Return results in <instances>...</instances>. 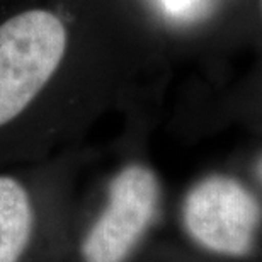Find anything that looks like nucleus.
<instances>
[{
    "instance_id": "nucleus-1",
    "label": "nucleus",
    "mask_w": 262,
    "mask_h": 262,
    "mask_svg": "<svg viewBox=\"0 0 262 262\" xmlns=\"http://www.w3.org/2000/svg\"><path fill=\"white\" fill-rule=\"evenodd\" d=\"M162 216L155 169L131 159L87 198H75L65 262H143Z\"/></svg>"
},
{
    "instance_id": "nucleus-2",
    "label": "nucleus",
    "mask_w": 262,
    "mask_h": 262,
    "mask_svg": "<svg viewBox=\"0 0 262 262\" xmlns=\"http://www.w3.org/2000/svg\"><path fill=\"white\" fill-rule=\"evenodd\" d=\"M77 160L0 169V262H65Z\"/></svg>"
},
{
    "instance_id": "nucleus-3",
    "label": "nucleus",
    "mask_w": 262,
    "mask_h": 262,
    "mask_svg": "<svg viewBox=\"0 0 262 262\" xmlns=\"http://www.w3.org/2000/svg\"><path fill=\"white\" fill-rule=\"evenodd\" d=\"M259 225L257 199L228 176L199 179L179 206V227L187 244L218 257H245L252 252Z\"/></svg>"
},
{
    "instance_id": "nucleus-4",
    "label": "nucleus",
    "mask_w": 262,
    "mask_h": 262,
    "mask_svg": "<svg viewBox=\"0 0 262 262\" xmlns=\"http://www.w3.org/2000/svg\"><path fill=\"white\" fill-rule=\"evenodd\" d=\"M143 262H192L187 255L172 254V252H155L150 254Z\"/></svg>"
},
{
    "instance_id": "nucleus-5",
    "label": "nucleus",
    "mask_w": 262,
    "mask_h": 262,
    "mask_svg": "<svg viewBox=\"0 0 262 262\" xmlns=\"http://www.w3.org/2000/svg\"><path fill=\"white\" fill-rule=\"evenodd\" d=\"M259 5H260V12H262V0H259Z\"/></svg>"
},
{
    "instance_id": "nucleus-6",
    "label": "nucleus",
    "mask_w": 262,
    "mask_h": 262,
    "mask_svg": "<svg viewBox=\"0 0 262 262\" xmlns=\"http://www.w3.org/2000/svg\"><path fill=\"white\" fill-rule=\"evenodd\" d=\"M260 172H262V164H260Z\"/></svg>"
}]
</instances>
